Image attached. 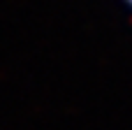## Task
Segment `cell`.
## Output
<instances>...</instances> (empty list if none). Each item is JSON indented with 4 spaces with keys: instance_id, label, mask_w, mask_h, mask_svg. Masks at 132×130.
I'll use <instances>...</instances> for the list:
<instances>
[{
    "instance_id": "6da1fadb",
    "label": "cell",
    "mask_w": 132,
    "mask_h": 130,
    "mask_svg": "<svg viewBox=\"0 0 132 130\" xmlns=\"http://www.w3.org/2000/svg\"><path fill=\"white\" fill-rule=\"evenodd\" d=\"M123 2L128 5V9H130V12H132V0H123Z\"/></svg>"
}]
</instances>
